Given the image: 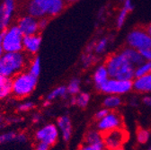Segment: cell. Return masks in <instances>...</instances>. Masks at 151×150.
I'll return each mask as SVG.
<instances>
[{
    "label": "cell",
    "mask_w": 151,
    "mask_h": 150,
    "mask_svg": "<svg viewBox=\"0 0 151 150\" xmlns=\"http://www.w3.org/2000/svg\"><path fill=\"white\" fill-rule=\"evenodd\" d=\"M105 67L111 78L120 80H133L135 67L121 53L109 56L105 61Z\"/></svg>",
    "instance_id": "cell-1"
},
{
    "label": "cell",
    "mask_w": 151,
    "mask_h": 150,
    "mask_svg": "<svg viewBox=\"0 0 151 150\" xmlns=\"http://www.w3.org/2000/svg\"><path fill=\"white\" fill-rule=\"evenodd\" d=\"M64 0H32L28 4V14L35 18L53 17L60 14L65 8Z\"/></svg>",
    "instance_id": "cell-2"
},
{
    "label": "cell",
    "mask_w": 151,
    "mask_h": 150,
    "mask_svg": "<svg viewBox=\"0 0 151 150\" xmlns=\"http://www.w3.org/2000/svg\"><path fill=\"white\" fill-rule=\"evenodd\" d=\"M28 65V58L24 53L5 52L0 57V75L13 78L18 73L22 72Z\"/></svg>",
    "instance_id": "cell-3"
},
{
    "label": "cell",
    "mask_w": 151,
    "mask_h": 150,
    "mask_svg": "<svg viewBox=\"0 0 151 150\" xmlns=\"http://www.w3.org/2000/svg\"><path fill=\"white\" fill-rule=\"evenodd\" d=\"M13 86L12 93L18 99L24 98L34 91L37 85L38 78L32 75L29 71H22L12 78Z\"/></svg>",
    "instance_id": "cell-4"
},
{
    "label": "cell",
    "mask_w": 151,
    "mask_h": 150,
    "mask_svg": "<svg viewBox=\"0 0 151 150\" xmlns=\"http://www.w3.org/2000/svg\"><path fill=\"white\" fill-rule=\"evenodd\" d=\"M3 37V48L5 52H19L24 50L23 40L24 33L17 25H13L6 28Z\"/></svg>",
    "instance_id": "cell-5"
},
{
    "label": "cell",
    "mask_w": 151,
    "mask_h": 150,
    "mask_svg": "<svg viewBox=\"0 0 151 150\" xmlns=\"http://www.w3.org/2000/svg\"><path fill=\"white\" fill-rule=\"evenodd\" d=\"M133 89L132 80H120L116 78H109L104 85L97 88L103 93L106 95H124Z\"/></svg>",
    "instance_id": "cell-6"
},
{
    "label": "cell",
    "mask_w": 151,
    "mask_h": 150,
    "mask_svg": "<svg viewBox=\"0 0 151 150\" xmlns=\"http://www.w3.org/2000/svg\"><path fill=\"white\" fill-rule=\"evenodd\" d=\"M127 43L129 47L137 50L151 48V36L145 29H134L127 36Z\"/></svg>",
    "instance_id": "cell-7"
},
{
    "label": "cell",
    "mask_w": 151,
    "mask_h": 150,
    "mask_svg": "<svg viewBox=\"0 0 151 150\" xmlns=\"http://www.w3.org/2000/svg\"><path fill=\"white\" fill-rule=\"evenodd\" d=\"M102 136L104 147L109 150L120 148L128 138L126 132L121 128L102 133Z\"/></svg>",
    "instance_id": "cell-8"
},
{
    "label": "cell",
    "mask_w": 151,
    "mask_h": 150,
    "mask_svg": "<svg viewBox=\"0 0 151 150\" xmlns=\"http://www.w3.org/2000/svg\"><path fill=\"white\" fill-rule=\"evenodd\" d=\"M15 6V0H3L0 4V32H3L8 28Z\"/></svg>",
    "instance_id": "cell-9"
},
{
    "label": "cell",
    "mask_w": 151,
    "mask_h": 150,
    "mask_svg": "<svg viewBox=\"0 0 151 150\" xmlns=\"http://www.w3.org/2000/svg\"><path fill=\"white\" fill-rule=\"evenodd\" d=\"M122 125V117L116 112H109L103 119L98 121L97 128L101 133L107 132V131L119 128Z\"/></svg>",
    "instance_id": "cell-10"
},
{
    "label": "cell",
    "mask_w": 151,
    "mask_h": 150,
    "mask_svg": "<svg viewBox=\"0 0 151 150\" xmlns=\"http://www.w3.org/2000/svg\"><path fill=\"white\" fill-rule=\"evenodd\" d=\"M59 137V131L54 124H49L40 128L35 134V138L38 141H42L49 144L50 146L54 145L57 142Z\"/></svg>",
    "instance_id": "cell-11"
},
{
    "label": "cell",
    "mask_w": 151,
    "mask_h": 150,
    "mask_svg": "<svg viewBox=\"0 0 151 150\" xmlns=\"http://www.w3.org/2000/svg\"><path fill=\"white\" fill-rule=\"evenodd\" d=\"M17 26L20 28L24 35L36 34L40 31L39 20L30 14L22 16L17 22Z\"/></svg>",
    "instance_id": "cell-12"
},
{
    "label": "cell",
    "mask_w": 151,
    "mask_h": 150,
    "mask_svg": "<svg viewBox=\"0 0 151 150\" xmlns=\"http://www.w3.org/2000/svg\"><path fill=\"white\" fill-rule=\"evenodd\" d=\"M42 43V37L39 33L24 35L23 40L24 50L30 55H36L39 51Z\"/></svg>",
    "instance_id": "cell-13"
},
{
    "label": "cell",
    "mask_w": 151,
    "mask_h": 150,
    "mask_svg": "<svg viewBox=\"0 0 151 150\" xmlns=\"http://www.w3.org/2000/svg\"><path fill=\"white\" fill-rule=\"evenodd\" d=\"M133 89L139 93H151V73L133 79Z\"/></svg>",
    "instance_id": "cell-14"
},
{
    "label": "cell",
    "mask_w": 151,
    "mask_h": 150,
    "mask_svg": "<svg viewBox=\"0 0 151 150\" xmlns=\"http://www.w3.org/2000/svg\"><path fill=\"white\" fill-rule=\"evenodd\" d=\"M124 57L133 65L135 67L140 64H142L143 62H145V60H143L142 56L140 54V52L133 48H130V47H127L122 49L120 51Z\"/></svg>",
    "instance_id": "cell-15"
},
{
    "label": "cell",
    "mask_w": 151,
    "mask_h": 150,
    "mask_svg": "<svg viewBox=\"0 0 151 150\" xmlns=\"http://www.w3.org/2000/svg\"><path fill=\"white\" fill-rule=\"evenodd\" d=\"M109 78H110V77H109L108 70H107L105 65H102V66L98 67L96 69V71H94L93 76V80L94 85H96V89L98 87H100L102 85H104Z\"/></svg>",
    "instance_id": "cell-16"
},
{
    "label": "cell",
    "mask_w": 151,
    "mask_h": 150,
    "mask_svg": "<svg viewBox=\"0 0 151 150\" xmlns=\"http://www.w3.org/2000/svg\"><path fill=\"white\" fill-rule=\"evenodd\" d=\"M58 126L61 130L62 138L65 141L69 140L72 133V126L70 119L68 116H61L58 119Z\"/></svg>",
    "instance_id": "cell-17"
},
{
    "label": "cell",
    "mask_w": 151,
    "mask_h": 150,
    "mask_svg": "<svg viewBox=\"0 0 151 150\" xmlns=\"http://www.w3.org/2000/svg\"><path fill=\"white\" fill-rule=\"evenodd\" d=\"M12 78H7L0 75V99H4L12 93Z\"/></svg>",
    "instance_id": "cell-18"
},
{
    "label": "cell",
    "mask_w": 151,
    "mask_h": 150,
    "mask_svg": "<svg viewBox=\"0 0 151 150\" xmlns=\"http://www.w3.org/2000/svg\"><path fill=\"white\" fill-rule=\"evenodd\" d=\"M86 142L90 145L104 146L102 133L99 130H89L86 135Z\"/></svg>",
    "instance_id": "cell-19"
},
{
    "label": "cell",
    "mask_w": 151,
    "mask_h": 150,
    "mask_svg": "<svg viewBox=\"0 0 151 150\" xmlns=\"http://www.w3.org/2000/svg\"><path fill=\"white\" fill-rule=\"evenodd\" d=\"M148 73H151V62L150 61H145L142 64H140L135 67L134 78L143 77Z\"/></svg>",
    "instance_id": "cell-20"
},
{
    "label": "cell",
    "mask_w": 151,
    "mask_h": 150,
    "mask_svg": "<svg viewBox=\"0 0 151 150\" xmlns=\"http://www.w3.org/2000/svg\"><path fill=\"white\" fill-rule=\"evenodd\" d=\"M122 104V99L115 95H111L104 100V105L107 109L117 108Z\"/></svg>",
    "instance_id": "cell-21"
},
{
    "label": "cell",
    "mask_w": 151,
    "mask_h": 150,
    "mask_svg": "<svg viewBox=\"0 0 151 150\" xmlns=\"http://www.w3.org/2000/svg\"><path fill=\"white\" fill-rule=\"evenodd\" d=\"M68 93V89L67 86H59L55 88L53 91H51L49 95H48V100L52 101L58 97H64Z\"/></svg>",
    "instance_id": "cell-22"
},
{
    "label": "cell",
    "mask_w": 151,
    "mask_h": 150,
    "mask_svg": "<svg viewBox=\"0 0 151 150\" xmlns=\"http://www.w3.org/2000/svg\"><path fill=\"white\" fill-rule=\"evenodd\" d=\"M68 93L69 95H76L80 92V79L78 78H73L69 82L68 85L67 86Z\"/></svg>",
    "instance_id": "cell-23"
},
{
    "label": "cell",
    "mask_w": 151,
    "mask_h": 150,
    "mask_svg": "<svg viewBox=\"0 0 151 150\" xmlns=\"http://www.w3.org/2000/svg\"><path fill=\"white\" fill-rule=\"evenodd\" d=\"M29 72L33 75L35 77H39L40 72H41V61H40V58L39 57H34L31 66H30V69Z\"/></svg>",
    "instance_id": "cell-24"
},
{
    "label": "cell",
    "mask_w": 151,
    "mask_h": 150,
    "mask_svg": "<svg viewBox=\"0 0 151 150\" xmlns=\"http://www.w3.org/2000/svg\"><path fill=\"white\" fill-rule=\"evenodd\" d=\"M90 101V95L88 93H80L79 95L76 97V104L81 108H85L87 106Z\"/></svg>",
    "instance_id": "cell-25"
},
{
    "label": "cell",
    "mask_w": 151,
    "mask_h": 150,
    "mask_svg": "<svg viewBox=\"0 0 151 150\" xmlns=\"http://www.w3.org/2000/svg\"><path fill=\"white\" fill-rule=\"evenodd\" d=\"M129 13H130V12L128 11L126 8H124L122 6V8L121 9V11H120V13H119V14L117 16V19H116V26H117L118 29H121L124 25Z\"/></svg>",
    "instance_id": "cell-26"
},
{
    "label": "cell",
    "mask_w": 151,
    "mask_h": 150,
    "mask_svg": "<svg viewBox=\"0 0 151 150\" xmlns=\"http://www.w3.org/2000/svg\"><path fill=\"white\" fill-rule=\"evenodd\" d=\"M108 43H109V39L108 38H103L101 40H99L96 45H94V52L97 53V54H100V53H103L104 52V50H106L107 46H108Z\"/></svg>",
    "instance_id": "cell-27"
},
{
    "label": "cell",
    "mask_w": 151,
    "mask_h": 150,
    "mask_svg": "<svg viewBox=\"0 0 151 150\" xmlns=\"http://www.w3.org/2000/svg\"><path fill=\"white\" fill-rule=\"evenodd\" d=\"M149 137H150V134H149V132H148L147 129L139 128L137 131V139H138V141L139 143H141V144L147 143V140L149 139Z\"/></svg>",
    "instance_id": "cell-28"
},
{
    "label": "cell",
    "mask_w": 151,
    "mask_h": 150,
    "mask_svg": "<svg viewBox=\"0 0 151 150\" xmlns=\"http://www.w3.org/2000/svg\"><path fill=\"white\" fill-rule=\"evenodd\" d=\"M94 62V56L92 52H86L82 56V63L84 67H89Z\"/></svg>",
    "instance_id": "cell-29"
},
{
    "label": "cell",
    "mask_w": 151,
    "mask_h": 150,
    "mask_svg": "<svg viewBox=\"0 0 151 150\" xmlns=\"http://www.w3.org/2000/svg\"><path fill=\"white\" fill-rule=\"evenodd\" d=\"M16 134L14 132H7V133H4L2 135H0V144L3 143H6V142H10L13 141L14 139H16Z\"/></svg>",
    "instance_id": "cell-30"
},
{
    "label": "cell",
    "mask_w": 151,
    "mask_h": 150,
    "mask_svg": "<svg viewBox=\"0 0 151 150\" xmlns=\"http://www.w3.org/2000/svg\"><path fill=\"white\" fill-rule=\"evenodd\" d=\"M78 150H104V146H98V145H90V144H84L82 145Z\"/></svg>",
    "instance_id": "cell-31"
},
{
    "label": "cell",
    "mask_w": 151,
    "mask_h": 150,
    "mask_svg": "<svg viewBox=\"0 0 151 150\" xmlns=\"http://www.w3.org/2000/svg\"><path fill=\"white\" fill-rule=\"evenodd\" d=\"M34 108V103L32 102H28V103H24L22 104H20L18 106V111H28Z\"/></svg>",
    "instance_id": "cell-32"
},
{
    "label": "cell",
    "mask_w": 151,
    "mask_h": 150,
    "mask_svg": "<svg viewBox=\"0 0 151 150\" xmlns=\"http://www.w3.org/2000/svg\"><path fill=\"white\" fill-rule=\"evenodd\" d=\"M145 61H151V48L139 50Z\"/></svg>",
    "instance_id": "cell-33"
},
{
    "label": "cell",
    "mask_w": 151,
    "mask_h": 150,
    "mask_svg": "<svg viewBox=\"0 0 151 150\" xmlns=\"http://www.w3.org/2000/svg\"><path fill=\"white\" fill-rule=\"evenodd\" d=\"M110 112V111H109V109H107V108H105V109H101L100 111H98L96 113V120H101V119H103L104 116H106L108 113Z\"/></svg>",
    "instance_id": "cell-34"
},
{
    "label": "cell",
    "mask_w": 151,
    "mask_h": 150,
    "mask_svg": "<svg viewBox=\"0 0 151 150\" xmlns=\"http://www.w3.org/2000/svg\"><path fill=\"white\" fill-rule=\"evenodd\" d=\"M50 145L42 141H39L36 146H35V149L34 150H49L50 149Z\"/></svg>",
    "instance_id": "cell-35"
},
{
    "label": "cell",
    "mask_w": 151,
    "mask_h": 150,
    "mask_svg": "<svg viewBox=\"0 0 151 150\" xmlns=\"http://www.w3.org/2000/svg\"><path fill=\"white\" fill-rule=\"evenodd\" d=\"M49 17H43V18H41L39 20V28L40 30H44L47 26V24H49Z\"/></svg>",
    "instance_id": "cell-36"
},
{
    "label": "cell",
    "mask_w": 151,
    "mask_h": 150,
    "mask_svg": "<svg viewBox=\"0 0 151 150\" xmlns=\"http://www.w3.org/2000/svg\"><path fill=\"white\" fill-rule=\"evenodd\" d=\"M123 7L126 8L128 11L131 12L134 9L133 3H132V0H123Z\"/></svg>",
    "instance_id": "cell-37"
},
{
    "label": "cell",
    "mask_w": 151,
    "mask_h": 150,
    "mask_svg": "<svg viewBox=\"0 0 151 150\" xmlns=\"http://www.w3.org/2000/svg\"><path fill=\"white\" fill-rule=\"evenodd\" d=\"M142 102L144 103V104H146L147 106L151 107V95H147L143 98Z\"/></svg>",
    "instance_id": "cell-38"
},
{
    "label": "cell",
    "mask_w": 151,
    "mask_h": 150,
    "mask_svg": "<svg viewBox=\"0 0 151 150\" xmlns=\"http://www.w3.org/2000/svg\"><path fill=\"white\" fill-rule=\"evenodd\" d=\"M16 140H18L19 142H24L26 140V137L24 134H19L16 136Z\"/></svg>",
    "instance_id": "cell-39"
},
{
    "label": "cell",
    "mask_w": 151,
    "mask_h": 150,
    "mask_svg": "<svg viewBox=\"0 0 151 150\" xmlns=\"http://www.w3.org/2000/svg\"><path fill=\"white\" fill-rule=\"evenodd\" d=\"M145 31L151 36V24H147V26H146V28H145Z\"/></svg>",
    "instance_id": "cell-40"
},
{
    "label": "cell",
    "mask_w": 151,
    "mask_h": 150,
    "mask_svg": "<svg viewBox=\"0 0 151 150\" xmlns=\"http://www.w3.org/2000/svg\"><path fill=\"white\" fill-rule=\"evenodd\" d=\"M5 53V50H4V48H3V45L0 44V57Z\"/></svg>",
    "instance_id": "cell-41"
},
{
    "label": "cell",
    "mask_w": 151,
    "mask_h": 150,
    "mask_svg": "<svg viewBox=\"0 0 151 150\" xmlns=\"http://www.w3.org/2000/svg\"><path fill=\"white\" fill-rule=\"evenodd\" d=\"M64 1H65L66 3H74V2L78 1V0H64Z\"/></svg>",
    "instance_id": "cell-42"
},
{
    "label": "cell",
    "mask_w": 151,
    "mask_h": 150,
    "mask_svg": "<svg viewBox=\"0 0 151 150\" xmlns=\"http://www.w3.org/2000/svg\"><path fill=\"white\" fill-rule=\"evenodd\" d=\"M34 121H39V115H35L34 116Z\"/></svg>",
    "instance_id": "cell-43"
},
{
    "label": "cell",
    "mask_w": 151,
    "mask_h": 150,
    "mask_svg": "<svg viewBox=\"0 0 151 150\" xmlns=\"http://www.w3.org/2000/svg\"><path fill=\"white\" fill-rule=\"evenodd\" d=\"M114 150H123V149L120 147V148H116V149H114Z\"/></svg>",
    "instance_id": "cell-44"
},
{
    "label": "cell",
    "mask_w": 151,
    "mask_h": 150,
    "mask_svg": "<svg viewBox=\"0 0 151 150\" xmlns=\"http://www.w3.org/2000/svg\"><path fill=\"white\" fill-rule=\"evenodd\" d=\"M147 150H151V146H150L148 147V149H147Z\"/></svg>",
    "instance_id": "cell-45"
},
{
    "label": "cell",
    "mask_w": 151,
    "mask_h": 150,
    "mask_svg": "<svg viewBox=\"0 0 151 150\" xmlns=\"http://www.w3.org/2000/svg\"><path fill=\"white\" fill-rule=\"evenodd\" d=\"M150 62H151V61H150Z\"/></svg>",
    "instance_id": "cell-46"
}]
</instances>
